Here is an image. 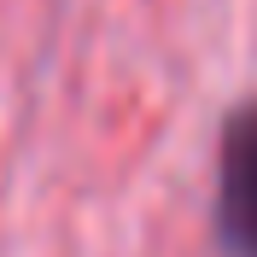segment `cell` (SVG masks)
<instances>
[{
  "mask_svg": "<svg viewBox=\"0 0 257 257\" xmlns=\"http://www.w3.org/2000/svg\"><path fill=\"white\" fill-rule=\"evenodd\" d=\"M216 228L234 257H257V99L222 128L216 158Z\"/></svg>",
  "mask_w": 257,
  "mask_h": 257,
  "instance_id": "cell-1",
  "label": "cell"
}]
</instances>
